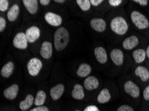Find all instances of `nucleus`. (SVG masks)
I'll list each match as a JSON object with an SVG mask.
<instances>
[{
  "label": "nucleus",
  "mask_w": 149,
  "mask_h": 111,
  "mask_svg": "<svg viewBox=\"0 0 149 111\" xmlns=\"http://www.w3.org/2000/svg\"><path fill=\"white\" fill-rule=\"evenodd\" d=\"M6 20L3 17H0V31L3 32L6 28Z\"/></svg>",
  "instance_id": "473e14b6"
},
{
  "label": "nucleus",
  "mask_w": 149,
  "mask_h": 111,
  "mask_svg": "<svg viewBox=\"0 0 149 111\" xmlns=\"http://www.w3.org/2000/svg\"><path fill=\"white\" fill-rule=\"evenodd\" d=\"M46 99V94L42 90H38L34 100V105L36 106H41L44 105Z\"/></svg>",
  "instance_id": "a878e982"
},
{
  "label": "nucleus",
  "mask_w": 149,
  "mask_h": 111,
  "mask_svg": "<svg viewBox=\"0 0 149 111\" xmlns=\"http://www.w3.org/2000/svg\"><path fill=\"white\" fill-rule=\"evenodd\" d=\"M35 98L32 94H28L23 101L20 102L19 107L22 111H26L30 109L33 104H34Z\"/></svg>",
  "instance_id": "412c9836"
},
{
  "label": "nucleus",
  "mask_w": 149,
  "mask_h": 111,
  "mask_svg": "<svg viewBox=\"0 0 149 111\" xmlns=\"http://www.w3.org/2000/svg\"><path fill=\"white\" fill-rule=\"evenodd\" d=\"M30 111H49L48 108L45 106H36V107L32 108Z\"/></svg>",
  "instance_id": "f704fd0d"
},
{
  "label": "nucleus",
  "mask_w": 149,
  "mask_h": 111,
  "mask_svg": "<svg viewBox=\"0 0 149 111\" xmlns=\"http://www.w3.org/2000/svg\"><path fill=\"white\" fill-rule=\"evenodd\" d=\"M19 14V7L17 4L15 3L11 7L10 10H8V13H7V17L9 21L14 22L16 21L18 16Z\"/></svg>",
  "instance_id": "b1692460"
},
{
  "label": "nucleus",
  "mask_w": 149,
  "mask_h": 111,
  "mask_svg": "<svg viewBox=\"0 0 149 111\" xmlns=\"http://www.w3.org/2000/svg\"><path fill=\"white\" fill-rule=\"evenodd\" d=\"M132 57L134 62L137 64L143 63L144 62L146 58V49H144L143 48L136 49L132 52Z\"/></svg>",
  "instance_id": "6ab92c4d"
},
{
  "label": "nucleus",
  "mask_w": 149,
  "mask_h": 111,
  "mask_svg": "<svg viewBox=\"0 0 149 111\" xmlns=\"http://www.w3.org/2000/svg\"><path fill=\"white\" fill-rule=\"evenodd\" d=\"M116 111H135L131 105L128 104H123L117 108Z\"/></svg>",
  "instance_id": "cd10ccee"
},
{
  "label": "nucleus",
  "mask_w": 149,
  "mask_h": 111,
  "mask_svg": "<svg viewBox=\"0 0 149 111\" xmlns=\"http://www.w3.org/2000/svg\"><path fill=\"white\" fill-rule=\"evenodd\" d=\"M26 35L28 43H33L40 37V29L37 26H31L26 31Z\"/></svg>",
  "instance_id": "9b49d317"
},
{
  "label": "nucleus",
  "mask_w": 149,
  "mask_h": 111,
  "mask_svg": "<svg viewBox=\"0 0 149 111\" xmlns=\"http://www.w3.org/2000/svg\"><path fill=\"white\" fill-rule=\"evenodd\" d=\"M39 2L42 6H48L49 3H50L51 1L50 0H40Z\"/></svg>",
  "instance_id": "e433bc0d"
},
{
  "label": "nucleus",
  "mask_w": 149,
  "mask_h": 111,
  "mask_svg": "<svg viewBox=\"0 0 149 111\" xmlns=\"http://www.w3.org/2000/svg\"><path fill=\"white\" fill-rule=\"evenodd\" d=\"M110 27L112 32L119 36L125 35L129 29V26L126 19L122 16H116L112 18L110 23Z\"/></svg>",
  "instance_id": "f03ea898"
},
{
  "label": "nucleus",
  "mask_w": 149,
  "mask_h": 111,
  "mask_svg": "<svg viewBox=\"0 0 149 111\" xmlns=\"http://www.w3.org/2000/svg\"><path fill=\"white\" fill-rule=\"evenodd\" d=\"M54 2H56V3H60V4H62V3H64L66 1H64V0H54Z\"/></svg>",
  "instance_id": "4c0bfd02"
},
{
  "label": "nucleus",
  "mask_w": 149,
  "mask_h": 111,
  "mask_svg": "<svg viewBox=\"0 0 149 111\" xmlns=\"http://www.w3.org/2000/svg\"><path fill=\"white\" fill-rule=\"evenodd\" d=\"M90 25L92 29L98 33L104 32L107 28V23L103 18H93Z\"/></svg>",
  "instance_id": "1a4fd4ad"
},
{
  "label": "nucleus",
  "mask_w": 149,
  "mask_h": 111,
  "mask_svg": "<svg viewBox=\"0 0 149 111\" xmlns=\"http://www.w3.org/2000/svg\"><path fill=\"white\" fill-rule=\"evenodd\" d=\"M84 111H100L98 107L96 105H90L86 106Z\"/></svg>",
  "instance_id": "72a5a7b5"
},
{
  "label": "nucleus",
  "mask_w": 149,
  "mask_h": 111,
  "mask_svg": "<svg viewBox=\"0 0 149 111\" xmlns=\"http://www.w3.org/2000/svg\"><path fill=\"white\" fill-rule=\"evenodd\" d=\"M110 57L112 62L116 66L120 67L125 62V55L123 51L118 48H115L111 50L110 53Z\"/></svg>",
  "instance_id": "0eeeda50"
},
{
  "label": "nucleus",
  "mask_w": 149,
  "mask_h": 111,
  "mask_svg": "<svg viewBox=\"0 0 149 111\" xmlns=\"http://www.w3.org/2000/svg\"><path fill=\"white\" fill-rule=\"evenodd\" d=\"M76 2L83 11H88L91 8V3L89 0H77Z\"/></svg>",
  "instance_id": "bb28decb"
},
{
  "label": "nucleus",
  "mask_w": 149,
  "mask_h": 111,
  "mask_svg": "<svg viewBox=\"0 0 149 111\" xmlns=\"http://www.w3.org/2000/svg\"><path fill=\"white\" fill-rule=\"evenodd\" d=\"M9 8V1L8 0H1L0 1V11L5 12Z\"/></svg>",
  "instance_id": "c85d7f7f"
},
{
  "label": "nucleus",
  "mask_w": 149,
  "mask_h": 111,
  "mask_svg": "<svg viewBox=\"0 0 149 111\" xmlns=\"http://www.w3.org/2000/svg\"><path fill=\"white\" fill-rule=\"evenodd\" d=\"M143 98L144 102L149 103V85L144 87L143 92Z\"/></svg>",
  "instance_id": "c756f323"
},
{
  "label": "nucleus",
  "mask_w": 149,
  "mask_h": 111,
  "mask_svg": "<svg viewBox=\"0 0 149 111\" xmlns=\"http://www.w3.org/2000/svg\"><path fill=\"white\" fill-rule=\"evenodd\" d=\"M123 89L125 93L132 99H138L141 97V89L136 83L131 80L126 81L124 83Z\"/></svg>",
  "instance_id": "20e7f679"
},
{
  "label": "nucleus",
  "mask_w": 149,
  "mask_h": 111,
  "mask_svg": "<svg viewBox=\"0 0 149 111\" xmlns=\"http://www.w3.org/2000/svg\"><path fill=\"white\" fill-rule=\"evenodd\" d=\"M111 92L108 88H104L102 89L97 96V101L98 103L102 104V105L109 103L111 101Z\"/></svg>",
  "instance_id": "f3484780"
},
{
  "label": "nucleus",
  "mask_w": 149,
  "mask_h": 111,
  "mask_svg": "<svg viewBox=\"0 0 149 111\" xmlns=\"http://www.w3.org/2000/svg\"><path fill=\"white\" fill-rule=\"evenodd\" d=\"M133 25L139 30H146L149 28V19L144 13L138 10H133L130 15Z\"/></svg>",
  "instance_id": "7ed1b4c3"
},
{
  "label": "nucleus",
  "mask_w": 149,
  "mask_h": 111,
  "mask_svg": "<svg viewBox=\"0 0 149 111\" xmlns=\"http://www.w3.org/2000/svg\"><path fill=\"white\" fill-rule=\"evenodd\" d=\"M53 54L52 44L48 41H45L42 43L40 48V55L44 59H49Z\"/></svg>",
  "instance_id": "ddd939ff"
},
{
  "label": "nucleus",
  "mask_w": 149,
  "mask_h": 111,
  "mask_svg": "<svg viewBox=\"0 0 149 111\" xmlns=\"http://www.w3.org/2000/svg\"><path fill=\"white\" fill-rule=\"evenodd\" d=\"M146 58L149 59V45L147 46L146 49Z\"/></svg>",
  "instance_id": "58836bf2"
},
{
  "label": "nucleus",
  "mask_w": 149,
  "mask_h": 111,
  "mask_svg": "<svg viewBox=\"0 0 149 111\" xmlns=\"http://www.w3.org/2000/svg\"><path fill=\"white\" fill-rule=\"evenodd\" d=\"M139 44V38L136 35H131L123 40L122 46L126 51L134 49Z\"/></svg>",
  "instance_id": "6e6552de"
},
{
  "label": "nucleus",
  "mask_w": 149,
  "mask_h": 111,
  "mask_svg": "<svg viewBox=\"0 0 149 111\" xmlns=\"http://www.w3.org/2000/svg\"><path fill=\"white\" fill-rule=\"evenodd\" d=\"M19 87L17 84H13L3 90V95L8 100H14L16 98L18 92H19Z\"/></svg>",
  "instance_id": "2eb2a0df"
},
{
  "label": "nucleus",
  "mask_w": 149,
  "mask_h": 111,
  "mask_svg": "<svg viewBox=\"0 0 149 111\" xmlns=\"http://www.w3.org/2000/svg\"><path fill=\"white\" fill-rule=\"evenodd\" d=\"M72 98L78 101H81L84 98L85 94L83 87L80 84H76L72 90Z\"/></svg>",
  "instance_id": "5701e85b"
},
{
  "label": "nucleus",
  "mask_w": 149,
  "mask_h": 111,
  "mask_svg": "<svg viewBox=\"0 0 149 111\" xmlns=\"http://www.w3.org/2000/svg\"><path fill=\"white\" fill-rule=\"evenodd\" d=\"M64 85L62 83L58 84L57 85L52 87L50 90H49V94H50L51 98L54 101L59 100L61 97H62L63 94H64Z\"/></svg>",
  "instance_id": "dca6fc26"
},
{
  "label": "nucleus",
  "mask_w": 149,
  "mask_h": 111,
  "mask_svg": "<svg viewBox=\"0 0 149 111\" xmlns=\"http://www.w3.org/2000/svg\"><path fill=\"white\" fill-rule=\"evenodd\" d=\"M54 47L58 51H63L67 47L70 41L68 31L64 27L58 28L54 33Z\"/></svg>",
  "instance_id": "f257e3e1"
},
{
  "label": "nucleus",
  "mask_w": 149,
  "mask_h": 111,
  "mask_svg": "<svg viewBox=\"0 0 149 111\" xmlns=\"http://www.w3.org/2000/svg\"><path fill=\"white\" fill-rule=\"evenodd\" d=\"M90 3H91L92 6L97 7L98 6H100V4L102 3V2H104L103 0H90Z\"/></svg>",
  "instance_id": "c9c22d12"
},
{
  "label": "nucleus",
  "mask_w": 149,
  "mask_h": 111,
  "mask_svg": "<svg viewBox=\"0 0 149 111\" xmlns=\"http://www.w3.org/2000/svg\"><path fill=\"white\" fill-rule=\"evenodd\" d=\"M132 2L138 4L141 7H146L148 6L149 1L148 0H133Z\"/></svg>",
  "instance_id": "2f4dec72"
},
{
  "label": "nucleus",
  "mask_w": 149,
  "mask_h": 111,
  "mask_svg": "<svg viewBox=\"0 0 149 111\" xmlns=\"http://www.w3.org/2000/svg\"><path fill=\"white\" fill-rule=\"evenodd\" d=\"M24 6L31 15H35L38 11V1L37 0H23Z\"/></svg>",
  "instance_id": "aec40b11"
},
{
  "label": "nucleus",
  "mask_w": 149,
  "mask_h": 111,
  "mask_svg": "<svg viewBox=\"0 0 149 111\" xmlns=\"http://www.w3.org/2000/svg\"><path fill=\"white\" fill-rule=\"evenodd\" d=\"M13 45L15 48L24 50L28 48V41L27 39L26 33L19 32L17 33L13 38Z\"/></svg>",
  "instance_id": "423d86ee"
},
{
  "label": "nucleus",
  "mask_w": 149,
  "mask_h": 111,
  "mask_svg": "<svg viewBox=\"0 0 149 111\" xmlns=\"http://www.w3.org/2000/svg\"><path fill=\"white\" fill-rule=\"evenodd\" d=\"M92 71L91 66L88 63H84L79 65V67L76 71V74L80 77H88L90 75V72Z\"/></svg>",
  "instance_id": "4be33fe9"
},
{
  "label": "nucleus",
  "mask_w": 149,
  "mask_h": 111,
  "mask_svg": "<svg viewBox=\"0 0 149 111\" xmlns=\"http://www.w3.org/2000/svg\"><path fill=\"white\" fill-rule=\"evenodd\" d=\"M100 85L98 79L94 76H89L86 78L84 82V88L88 90H93L98 89Z\"/></svg>",
  "instance_id": "a211bd4d"
},
{
  "label": "nucleus",
  "mask_w": 149,
  "mask_h": 111,
  "mask_svg": "<svg viewBox=\"0 0 149 111\" xmlns=\"http://www.w3.org/2000/svg\"><path fill=\"white\" fill-rule=\"evenodd\" d=\"M94 54L96 59L101 65H104L108 61V54L104 47L102 46L96 47L94 49Z\"/></svg>",
  "instance_id": "f8f14e48"
},
{
  "label": "nucleus",
  "mask_w": 149,
  "mask_h": 111,
  "mask_svg": "<svg viewBox=\"0 0 149 111\" xmlns=\"http://www.w3.org/2000/svg\"><path fill=\"white\" fill-rule=\"evenodd\" d=\"M74 111H80V110H74Z\"/></svg>",
  "instance_id": "ea45409f"
},
{
  "label": "nucleus",
  "mask_w": 149,
  "mask_h": 111,
  "mask_svg": "<svg viewBox=\"0 0 149 111\" xmlns=\"http://www.w3.org/2000/svg\"><path fill=\"white\" fill-rule=\"evenodd\" d=\"M44 19L49 26L53 27H59L62 23V18L59 14L50 11L45 14Z\"/></svg>",
  "instance_id": "9d476101"
},
{
  "label": "nucleus",
  "mask_w": 149,
  "mask_h": 111,
  "mask_svg": "<svg viewBox=\"0 0 149 111\" xmlns=\"http://www.w3.org/2000/svg\"><path fill=\"white\" fill-rule=\"evenodd\" d=\"M134 74L143 82H148L149 81V69L143 65H139L134 69Z\"/></svg>",
  "instance_id": "4468645a"
},
{
  "label": "nucleus",
  "mask_w": 149,
  "mask_h": 111,
  "mask_svg": "<svg viewBox=\"0 0 149 111\" xmlns=\"http://www.w3.org/2000/svg\"><path fill=\"white\" fill-rule=\"evenodd\" d=\"M108 4L111 7L117 8V7H119L121 5L123 1L122 0H109V1H108Z\"/></svg>",
  "instance_id": "7c9ffc66"
},
{
  "label": "nucleus",
  "mask_w": 149,
  "mask_h": 111,
  "mask_svg": "<svg viewBox=\"0 0 149 111\" xmlns=\"http://www.w3.org/2000/svg\"><path fill=\"white\" fill-rule=\"evenodd\" d=\"M13 70H14V63L12 61H9L1 68V76L4 78H9L13 74Z\"/></svg>",
  "instance_id": "393cba45"
},
{
  "label": "nucleus",
  "mask_w": 149,
  "mask_h": 111,
  "mask_svg": "<svg viewBox=\"0 0 149 111\" xmlns=\"http://www.w3.org/2000/svg\"><path fill=\"white\" fill-rule=\"evenodd\" d=\"M43 63L42 61L36 57L31 58L27 64L28 73L32 77L38 76L41 71Z\"/></svg>",
  "instance_id": "39448f33"
}]
</instances>
